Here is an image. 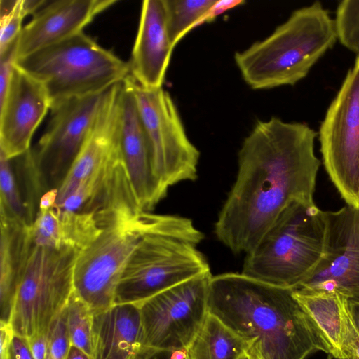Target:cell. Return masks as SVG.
Instances as JSON below:
<instances>
[{"mask_svg": "<svg viewBox=\"0 0 359 359\" xmlns=\"http://www.w3.org/2000/svg\"><path fill=\"white\" fill-rule=\"evenodd\" d=\"M316 133L302 123L258 121L238 152L235 182L215 225L234 253L251 251L290 203H315Z\"/></svg>", "mask_w": 359, "mask_h": 359, "instance_id": "1", "label": "cell"}, {"mask_svg": "<svg viewBox=\"0 0 359 359\" xmlns=\"http://www.w3.org/2000/svg\"><path fill=\"white\" fill-rule=\"evenodd\" d=\"M208 311L257 349L262 359H306L325 346L293 289L243 273L212 276Z\"/></svg>", "mask_w": 359, "mask_h": 359, "instance_id": "2", "label": "cell"}, {"mask_svg": "<svg viewBox=\"0 0 359 359\" xmlns=\"http://www.w3.org/2000/svg\"><path fill=\"white\" fill-rule=\"evenodd\" d=\"M203 234L187 217L143 212V230L118 284L114 304L140 305L210 271L198 250Z\"/></svg>", "mask_w": 359, "mask_h": 359, "instance_id": "3", "label": "cell"}, {"mask_svg": "<svg viewBox=\"0 0 359 359\" xmlns=\"http://www.w3.org/2000/svg\"><path fill=\"white\" fill-rule=\"evenodd\" d=\"M337 39L334 20L315 2L294 11L266 38L236 53L234 60L252 89L294 85Z\"/></svg>", "mask_w": 359, "mask_h": 359, "instance_id": "4", "label": "cell"}, {"mask_svg": "<svg viewBox=\"0 0 359 359\" xmlns=\"http://www.w3.org/2000/svg\"><path fill=\"white\" fill-rule=\"evenodd\" d=\"M326 233V211L315 203L293 202L245 254L241 273L271 285L296 289L321 260Z\"/></svg>", "mask_w": 359, "mask_h": 359, "instance_id": "5", "label": "cell"}, {"mask_svg": "<svg viewBox=\"0 0 359 359\" xmlns=\"http://www.w3.org/2000/svg\"><path fill=\"white\" fill-rule=\"evenodd\" d=\"M15 65L43 86L50 110L72 99L104 93L130 74L128 63L83 32L18 58Z\"/></svg>", "mask_w": 359, "mask_h": 359, "instance_id": "6", "label": "cell"}, {"mask_svg": "<svg viewBox=\"0 0 359 359\" xmlns=\"http://www.w3.org/2000/svg\"><path fill=\"white\" fill-rule=\"evenodd\" d=\"M79 253L67 246H36L30 240L10 321L15 335L29 341L48 333L74 292V269Z\"/></svg>", "mask_w": 359, "mask_h": 359, "instance_id": "7", "label": "cell"}, {"mask_svg": "<svg viewBox=\"0 0 359 359\" xmlns=\"http://www.w3.org/2000/svg\"><path fill=\"white\" fill-rule=\"evenodd\" d=\"M144 212L117 215L79 254L74 292L93 313L114 304L120 280L142 236Z\"/></svg>", "mask_w": 359, "mask_h": 359, "instance_id": "8", "label": "cell"}, {"mask_svg": "<svg viewBox=\"0 0 359 359\" xmlns=\"http://www.w3.org/2000/svg\"><path fill=\"white\" fill-rule=\"evenodd\" d=\"M106 92L72 99L51 109L46 132L34 149L23 155L36 192L60 187L95 125Z\"/></svg>", "mask_w": 359, "mask_h": 359, "instance_id": "9", "label": "cell"}, {"mask_svg": "<svg viewBox=\"0 0 359 359\" xmlns=\"http://www.w3.org/2000/svg\"><path fill=\"white\" fill-rule=\"evenodd\" d=\"M125 80L135 97L157 181L168 191L175 184L195 180L200 153L189 139L169 93L142 87L130 74Z\"/></svg>", "mask_w": 359, "mask_h": 359, "instance_id": "10", "label": "cell"}, {"mask_svg": "<svg viewBox=\"0 0 359 359\" xmlns=\"http://www.w3.org/2000/svg\"><path fill=\"white\" fill-rule=\"evenodd\" d=\"M325 169L346 205L359 207V67L350 69L321 123Z\"/></svg>", "mask_w": 359, "mask_h": 359, "instance_id": "11", "label": "cell"}, {"mask_svg": "<svg viewBox=\"0 0 359 359\" xmlns=\"http://www.w3.org/2000/svg\"><path fill=\"white\" fill-rule=\"evenodd\" d=\"M210 271L167 289L138 305L142 347L187 349L208 311Z\"/></svg>", "mask_w": 359, "mask_h": 359, "instance_id": "12", "label": "cell"}, {"mask_svg": "<svg viewBox=\"0 0 359 359\" xmlns=\"http://www.w3.org/2000/svg\"><path fill=\"white\" fill-rule=\"evenodd\" d=\"M326 215L323 256L297 288L335 291L348 301L358 300L359 207L346 205L338 210L326 211Z\"/></svg>", "mask_w": 359, "mask_h": 359, "instance_id": "13", "label": "cell"}, {"mask_svg": "<svg viewBox=\"0 0 359 359\" xmlns=\"http://www.w3.org/2000/svg\"><path fill=\"white\" fill-rule=\"evenodd\" d=\"M50 109L43 86L15 65L0 102V152L11 160L27 152L34 133Z\"/></svg>", "mask_w": 359, "mask_h": 359, "instance_id": "14", "label": "cell"}, {"mask_svg": "<svg viewBox=\"0 0 359 359\" xmlns=\"http://www.w3.org/2000/svg\"><path fill=\"white\" fill-rule=\"evenodd\" d=\"M116 0L46 1L22 27L17 59L83 32L94 18Z\"/></svg>", "mask_w": 359, "mask_h": 359, "instance_id": "15", "label": "cell"}, {"mask_svg": "<svg viewBox=\"0 0 359 359\" xmlns=\"http://www.w3.org/2000/svg\"><path fill=\"white\" fill-rule=\"evenodd\" d=\"M119 146L137 201L149 212L167 194L153 171L150 148L134 95L124 79L121 93Z\"/></svg>", "mask_w": 359, "mask_h": 359, "instance_id": "16", "label": "cell"}, {"mask_svg": "<svg viewBox=\"0 0 359 359\" xmlns=\"http://www.w3.org/2000/svg\"><path fill=\"white\" fill-rule=\"evenodd\" d=\"M173 48L163 0L144 1L128 62L130 75L146 88H162Z\"/></svg>", "mask_w": 359, "mask_h": 359, "instance_id": "17", "label": "cell"}, {"mask_svg": "<svg viewBox=\"0 0 359 359\" xmlns=\"http://www.w3.org/2000/svg\"><path fill=\"white\" fill-rule=\"evenodd\" d=\"M293 294L335 359L348 358V349L356 330L348 300L335 291L294 289Z\"/></svg>", "mask_w": 359, "mask_h": 359, "instance_id": "18", "label": "cell"}, {"mask_svg": "<svg viewBox=\"0 0 359 359\" xmlns=\"http://www.w3.org/2000/svg\"><path fill=\"white\" fill-rule=\"evenodd\" d=\"M93 359H133L142 347V327L137 305L123 304L94 313Z\"/></svg>", "mask_w": 359, "mask_h": 359, "instance_id": "19", "label": "cell"}, {"mask_svg": "<svg viewBox=\"0 0 359 359\" xmlns=\"http://www.w3.org/2000/svg\"><path fill=\"white\" fill-rule=\"evenodd\" d=\"M0 323H10L23 262L29 247V226L0 211Z\"/></svg>", "mask_w": 359, "mask_h": 359, "instance_id": "20", "label": "cell"}, {"mask_svg": "<svg viewBox=\"0 0 359 359\" xmlns=\"http://www.w3.org/2000/svg\"><path fill=\"white\" fill-rule=\"evenodd\" d=\"M250 346L208 313L187 351L189 359H240Z\"/></svg>", "mask_w": 359, "mask_h": 359, "instance_id": "21", "label": "cell"}, {"mask_svg": "<svg viewBox=\"0 0 359 359\" xmlns=\"http://www.w3.org/2000/svg\"><path fill=\"white\" fill-rule=\"evenodd\" d=\"M167 28L175 47L214 3L215 0H163Z\"/></svg>", "mask_w": 359, "mask_h": 359, "instance_id": "22", "label": "cell"}, {"mask_svg": "<svg viewBox=\"0 0 359 359\" xmlns=\"http://www.w3.org/2000/svg\"><path fill=\"white\" fill-rule=\"evenodd\" d=\"M11 159L0 152V210L25 226H30L34 214L24 201L15 181Z\"/></svg>", "mask_w": 359, "mask_h": 359, "instance_id": "23", "label": "cell"}, {"mask_svg": "<svg viewBox=\"0 0 359 359\" xmlns=\"http://www.w3.org/2000/svg\"><path fill=\"white\" fill-rule=\"evenodd\" d=\"M70 345L92 356V327L94 313L74 292L67 305Z\"/></svg>", "mask_w": 359, "mask_h": 359, "instance_id": "24", "label": "cell"}, {"mask_svg": "<svg viewBox=\"0 0 359 359\" xmlns=\"http://www.w3.org/2000/svg\"><path fill=\"white\" fill-rule=\"evenodd\" d=\"M334 24L337 39L346 48L359 55V1H341Z\"/></svg>", "mask_w": 359, "mask_h": 359, "instance_id": "25", "label": "cell"}, {"mask_svg": "<svg viewBox=\"0 0 359 359\" xmlns=\"http://www.w3.org/2000/svg\"><path fill=\"white\" fill-rule=\"evenodd\" d=\"M27 15L25 0L0 1V53L18 41Z\"/></svg>", "mask_w": 359, "mask_h": 359, "instance_id": "26", "label": "cell"}, {"mask_svg": "<svg viewBox=\"0 0 359 359\" xmlns=\"http://www.w3.org/2000/svg\"><path fill=\"white\" fill-rule=\"evenodd\" d=\"M47 337L48 348L46 359H67L70 347L67 306L50 325Z\"/></svg>", "mask_w": 359, "mask_h": 359, "instance_id": "27", "label": "cell"}, {"mask_svg": "<svg viewBox=\"0 0 359 359\" xmlns=\"http://www.w3.org/2000/svg\"><path fill=\"white\" fill-rule=\"evenodd\" d=\"M17 46L18 41L0 53V102L3 101L6 95L15 68Z\"/></svg>", "mask_w": 359, "mask_h": 359, "instance_id": "28", "label": "cell"}, {"mask_svg": "<svg viewBox=\"0 0 359 359\" xmlns=\"http://www.w3.org/2000/svg\"><path fill=\"white\" fill-rule=\"evenodd\" d=\"M245 4L242 0H215L214 3L202 15L196 25L195 28L204 23L211 22L217 17L224 13L226 11L238 7Z\"/></svg>", "mask_w": 359, "mask_h": 359, "instance_id": "29", "label": "cell"}, {"mask_svg": "<svg viewBox=\"0 0 359 359\" xmlns=\"http://www.w3.org/2000/svg\"><path fill=\"white\" fill-rule=\"evenodd\" d=\"M133 359H189L187 351L142 347Z\"/></svg>", "mask_w": 359, "mask_h": 359, "instance_id": "30", "label": "cell"}, {"mask_svg": "<svg viewBox=\"0 0 359 359\" xmlns=\"http://www.w3.org/2000/svg\"><path fill=\"white\" fill-rule=\"evenodd\" d=\"M14 334L10 323H0V359H11Z\"/></svg>", "mask_w": 359, "mask_h": 359, "instance_id": "31", "label": "cell"}, {"mask_svg": "<svg viewBox=\"0 0 359 359\" xmlns=\"http://www.w3.org/2000/svg\"><path fill=\"white\" fill-rule=\"evenodd\" d=\"M11 359H34L27 341L14 334L11 351Z\"/></svg>", "mask_w": 359, "mask_h": 359, "instance_id": "32", "label": "cell"}, {"mask_svg": "<svg viewBox=\"0 0 359 359\" xmlns=\"http://www.w3.org/2000/svg\"><path fill=\"white\" fill-rule=\"evenodd\" d=\"M348 309L353 323L359 334V299L355 301H348Z\"/></svg>", "mask_w": 359, "mask_h": 359, "instance_id": "33", "label": "cell"}, {"mask_svg": "<svg viewBox=\"0 0 359 359\" xmlns=\"http://www.w3.org/2000/svg\"><path fill=\"white\" fill-rule=\"evenodd\" d=\"M350 359H359V334L357 332L353 336L348 348Z\"/></svg>", "mask_w": 359, "mask_h": 359, "instance_id": "34", "label": "cell"}, {"mask_svg": "<svg viewBox=\"0 0 359 359\" xmlns=\"http://www.w3.org/2000/svg\"><path fill=\"white\" fill-rule=\"evenodd\" d=\"M67 359H93L92 356L87 354L79 348L70 345Z\"/></svg>", "mask_w": 359, "mask_h": 359, "instance_id": "35", "label": "cell"}, {"mask_svg": "<svg viewBox=\"0 0 359 359\" xmlns=\"http://www.w3.org/2000/svg\"><path fill=\"white\" fill-rule=\"evenodd\" d=\"M246 354L248 356L249 359H262L257 349L252 344H251V346L248 348Z\"/></svg>", "mask_w": 359, "mask_h": 359, "instance_id": "36", "label": "cell"}, {"mask_svg": "<svg viewBox=\"0 0 359 359\" xmlns=\"http://www.w3.org/2000/svg\"><path fill=\"white\" fill-rule=\"evenodd\" d=\"M355 67H359V55L357 56V58L355 60Z\"/></svg>", "mask_w": 359, "mask_h": 359, "instance_id": "37", "label": "cell"}, {"mask_svg": "<svg viewBox=\"0 0 359 359\" xmlns=\"http://www.w3.org/2000/svg\"><path fill=\"white\" fill-rule=\"evenodd\" d=\"M240 359H249L248 356L247 355V354H245L243 356H242Z\"/></svg>", "mask_w": 359, "mask_h": 359, "instance_id": "38", "label": "cell"}, {"mask_svg": "<svg viewBox=\"0 0 359 359\" xmlns=\"http://www.w3.org/2000/svg\"><path fill=\"white\" fill-rule=\"evenodd\" d=\"M344 359H350V358H344Z\"/></svg>", "mask_w": 359, "mask_h": 359, "instance_id": "39", "label": "cell"}]
</instances>
